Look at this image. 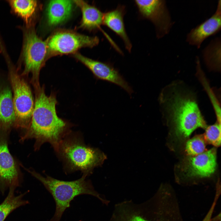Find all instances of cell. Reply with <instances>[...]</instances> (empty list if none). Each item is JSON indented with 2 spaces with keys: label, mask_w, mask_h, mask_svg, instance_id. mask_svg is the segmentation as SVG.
Here are the masks:
<instances>
[{
  "label": "cell",
  "mask_w": 221,
  "mask_h": 221,
  "mask_svg": "<svg viewBox=\"0 0 221 221\" xmlns=\"http://www.w3.org/2000/svg\"><path fill=\"white\" fill-rule=\"evenodd\" d=\"M75 57L85 65L97 79L107 81L120 87L130 95L133 93L132 88L113 64L86 57L76 53Z\"/></svg>",
  "instance_id": "30bf717a"
},
{
  "label": "cell",
  "mask_w": 221,
  "mask_h": 221,
  "mask_svg": "<svg viewBox=\"0 0 221 221\" xmlns=\"http://www.w3.org/2000/svg\"><path fill=\"white\" fill-rule=\"evenodd\" d=\"M220 38L215 39L205 48L203 52L204 62L208 68L217 71L220 70Z\"/></svg>",
  "instance_id": "d6986e66"
},
{
  "label": "cell",
  "mask_w": 221,
  "mask_h": 221,
  "mask_svg": "<svg viewBox=\"0 0 221 221\" xmlns=\"http://www.w3.org/2000/svg\"><path fill=\"white\" fill-rule=\"evenodd\" d=\"M125 13V6L118 5L115 9L103 13V24L121 38L126 49L130 52L132 45L125 28L123 18Z\"/></svg>",
  "instance_id": "9a60e30c"
},
{
  "label": "cell",
  "mask_w": 221,
  "mask_h": 221,
  "mask_svg": "<svg viewBox=\"0 0 221 221\" xmlns=\"http://www.w3.org/2000/svg\"><path fill=\"white\" fill-rule=\"evenodd\" d=\"M80 8L82 14L81 26L93 30L99 28L103 24V13L97 7L82 0L73 1Z\"/></svg>",
  "instance_id": "ac0fdd59"
},
{
  "label": "cell",
  "mask_w": 221,
  "mask_h": 221,
  "mask_svg": "<svg viewBox=\"0 0 221 221\" xmlns=\"http://www.w3.org/2000/svg\"><path fill=\"white\" fill-rule=\"evenodd\" d=\"M34 177L40 181L52 196L56 203L54 215L50 221H60L65 210L70 206V203L75 197L87 194L95 196L105 204L109 201L95 191L90 180L82 175L79 179L72 181L59 180L49 176H45L34 170H28Z\"/></svg>",
  "instance_id": "277c9868"
},
{
  "label": "cell",
  "mask_w": 221,
  "mask_h": 221,
  "mask_svg": "<svg viewBox=\"0 0 221 221\" xmlns=\"http://www.w3.org/2000/svg\"><path fill=\"white\" fill-rule=\"evenodd\" d=\"M206 142L203 135H197L186 142L185 151L189 156L197 155L206 151Z\"/></svg>",
  "instance_id": "44dd1931"
},
{
  "label": "cell",
  "mask_w": 221,
  "mask_h": 221,
  "mask_svg": "<svg viewBox=\"0 0 221 221\" xmlns=\"http://www.w3.org/2000/svg\"><path fill=\"white\" fill-rule=\"evenodd\" d=\"M55 152L66 173L80 171L87 177L107 158L99 149L86 145L80 134L72 131L60 142Z\"/></svg>",
  "instance_id": "3957f363"
},
{
  "label": "cell",
  "mask_w": 221,
  "mask_h": 221,
  "mask_svg": "<svg viewBox=\"0 0 221 221\" xmlns=\"http://www.w3.org/2000/svg\"><path fill=\"white\" fill-rule=\"evenodd\" d=\"M216 204L215 202H213L211 207L202 221H211V217Z\"/></svg>",
  "instance_id": "603a6c76"
},
{
  "label": "cell",
  "mask_w": 221,
  "mask_h": 221,
  "mask_svg": "<svg viewBox=\"0 0 221 221\" xmlns=\"http://www.w3.org/2000/svg\"><path fill=\"white\" fill-rule=\"evenodd\" d=\"M11 87L0 82V131L8 132L15 124V115Z\"/></svg>",
  "instance_id": "5bb4252c"
},
{
  "label": "cell",
  "mask_w": 221,
  "mask_h": 221,
  "mask_svg": "<svg viewBox=\"0 0 221 221\" xmlns=\"http://www.w3.org/2000/svg\"><path fill=\"white\" fill-rule=\"evenodd\" d=\"M73 2L71 0L51 1L47 10L48 21L49 25L55 26L67 19L72 10Z\"/></svg>",
  "instance_id": "e0dca14e"
},
{
  "label": "cell",
  "mask_w": 221,
  "mask_h": 221,
  "mask_svg": "<svg viewBox=\"0 0 221 221\" xmlns=\"http://www.w3.org/2000/svg\"><path fill=\"white\" fill-rule=\"evenodd\" d=\"M134 3L140 16L154 25L157 37L161 38L169 32L173 22L164 0H136Z\"/></svg>",
  "instance_id": "52a82bcc"
},
{
  "label": "cell",
  "mask_w": 221,
  "mask_h": 221,
  "mask_svg": "<svg viewBox=\"0 0 221 221\" xmlns=\"http://www.w3.org/2000/svg\"><path fill=\"white\" fill-rule=\"evenodd\" d=\"M148 201L135 204L126 201L116 204L109 221H152Z\"/></svg>",
  "instance_id": "4fadbf2b"
},
{
  "label": "cell",
  "mask_w": 221,
  "mask_h": 221,
  "mask_svg": "<svg viewBox=\"0 0 221 221\" xmlns=\"http://www.w3.org/2000/svg\"><path fill=\"white\" fill-rule=\"evenodd\" d=\"M203 135L206 143L216 147L221 144V123L217 121L214 124L207 127Z\"/></svg>",
  "instance_id": "7402d4cb"
},
{
  "label": "cell",
  "mask_w": 221,
  "mask_h": 221,
  "mask_svg": "<svg viewBox=\"0 0 221 221\" xmlns=\"http://www.w3.org/2000/svg\"><path fill=\"white\" fill-rule=\"evenodd\" d=\"M13 14L21 19L24 25L33 26V20L37 10L38 3L35 0H6Z\"/></svg>",
  "instance_id": "2e32d148"
},
{
  "label": "cell",
  "mask_w": 221,
  "mask_h": 221,
  "mask_svg": "<svg viewBox=\"0 0 221 221\" xmlns=\"http://www.w3.org/2000/svg\"><path fill=\"white\" fill-rule=\"evenodd\" d=\"M159 99L162 115L172 125L179 138H187L196 129L207 126L195 94L182 83L165 87Z\"/></svg>",
  "instance_id": "6da1fadb"
},
{
  "label": "cell",
  "mask_w": 221,
  "mask_h": 221,
  "mask_svg": "<svg viewBox=\"0 0 221 221\" xmlns=\"http://www.w3.org/2000/svg\"><path fill=\"white\" fill-rule=\"evenodd\" d=\"M216 152L212 148L195 156H189L184 161L182 170L188 177H209L215 172L216 165Z\"/></svg>",
  "instance_id": "8fae6325"
},
{
  "label": "cell",
  "mask_w": 221,
  "mask_h": 221,
  "mask_svg": "<svg viewBox=\"0 0 221 221\" xmlns=\"http://www.w3.org/2000/svg\"><path fill=\"white\" fill-rule=\"evenodd\" d=\"M45 89L43 86L35 90L34 109L27 131L23 138H34L35 150L48 142L56 151L60 142L72 131V125L58 116L56 95L52 93L47 95Z\"/></svg>",
  "instance_id": "7a4b0ae2"
},
{
  "label": "cell",
  "mask_w": 221,
  "mask_h": 221,
  "mask_svg": "<svg viewBox=\"0 0 221 221\" xmlns=\"http://www.w3.org/2000/svg\"><path fill=\"white\" fill-rule=\"evenodd\" d=\"M15 189L10 188L7 196L0 204V221H4L13 211L28 203L27 201L23 199L25 194L15 196L14 194Z\"/></svg>",
  "instance_id": "ffe728a7"
},
{
  "label": "cell",
  "mask_w": 221,
  "mask_h": 221,
  "mask_svg": "<svg viewBox=\"0 0 221 221\" xmlns=\"http://www.w3.org/2000/svg\"><path fill=\"white\" fill-rule=\"evenodd\" d=\"M221 1H218L215 12L210 18L192 29L188 34L187 41L199 48L207 37L218 33L221 27Z\"/></svg>",
  "instance_id": "7c38bea8"
},
{
  "label": "cell",
  "mask_w": 221,
  "mask_h": 221,
  "mask_svg": "<svg viewBox=\"0 0 221 221\" xmlns=\"http://www.w3.org/2000/svg\"><path fill=\"white\" fill-rule=\"evenodd\" d=\"M8 132L0 131V190L15 189L19 185V176L16 163L8 147Z\"/></svg>",
  "instance_id": "9c48e42d"
},
{
  "label": "cell",
  "mask_w": 221,
  "mask_h": 221,
  "mask_svg": "<svg viewBox=\"0 0 221 221\" xmlns=\"http://www.w3.org/2000/svg\"><path fill=\"white\" fill-rule=\"evenodd\" d=\"M8 70L15 115V125L27 128L34 109V99L29 84L18 73L6 54L4 55Z\"/></svg>",
  "instance_id": "8992f818"
},
{
  "label": "cell",
  "mask_w": 221,
  "mask_h": 221,
  "mask_svg": "<svg viewBox=\"0 0 221 221\" xmlns=\"http://www.w3.org/2000/svg\"><path fill=\"white\" fill-rule=\"evenodd\" d=\"M1 52H2V50H1V48H0V53H1Z\"/></svg>",
  "instance_id": "cb8c5ba5"
},
{
  "label": "cell",
  "mask_w": 221,
  "mask_h": 221,
  "mask_svg": "<svg viewBox=\"0 0 221 221\" xmlns=\"http://www.w3.org/2000/svg\"><path fill=\"white\" fill-rule=\"evenodd\" d=\"M97 37H89L70 32H60L53 35L48 40L47 49L54 54H66L85 47H92L97 45Z\"/></svg>",
  "instance_id": "ba28073f"
},
{
  "label": "cell",
  "mask_w": 221,
  "mask_h": 221,
  "mask_svg": "<svg viewBox=\"0 0 221 221\" xmlns=\"http://www.w3.org/2000/svg\"><path fill=\"white\" fill-rule=\"evenodd\" d=\"M19 27L22 30L23 36L18 62L19 66L22 65L23 67L20 74L25 77L30 74L31 82L34 89H38L41 87L39 75L47 54V43L38 36L33 26L27 27L23 25Z\"/></svg>",
  "instance_id": "5b68a950"
},
{
  "label": "cell",
  "mask_w": 221,
  "mask_h": 221,
  "mask_svg": "<svg viewBox=\"0 0 221 221\" xmlns=\"http://www.w3.org/2000/svg\"><path fill=\"white\" fill-rule=\"evenodd\" d=\"M81 221V220H80V221Z\"/></svg>",
  "instance_id": "d4e9b609"
}]
</instances>
